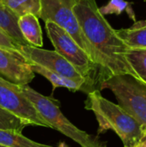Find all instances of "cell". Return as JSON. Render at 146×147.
<instances>
[{"mask_svg": "<svg viewBox=\"0 0 146 147\" xmlns=\"http://www.w3.org/2000/svg\"><path fill=\"white\" fill-rule=\"evenodd\" d=\"M57 147H69V146H68L65 142H63V141H62V142H60V143L59 144V146H58Z\"/></svg>", "mask_w": 146, "mask_h": 147, "instance_id": "21", "label": "cell"}, {"mask_svg": "<svg viewBox=\"0 0 146 147\" xmlns=\"http://www.w3.org/2000/svg\"><path fill=\"white\" fill-rule=\"evenodd\" d=\"M34 76L30 63L20 52L0 47V77L18 85H27Z\"/></svg>", "mask_w": 146, "mask_h": 147, "instance_id": "9", "label": "cell"}, {"mask_svg": "<svg viewBox=\"0 0 146 147\" xmlns=\"http://www.w3.org/2000/svg\"><path fill=\"white\" fill-rule=\"evenodd\" d=\"M0 147H7V146H2V145H0Z\"/></svg>", "mask_w": 146, "mask_h": 147, "instance_id": "23", "label": "cell"}, {"mask_svg": "<svg viewBox=\"0 0 146 147\" xmlns=\"http://www.w3.org/2000/svg\"><path fill=\"white\" fill-rule=\"evenodd\" d=\"M45 23L47 36L55 51L68 60L87 80L92 91L100 90L98 69L89 56L65 29L52 22H46Z\"/></svg>", "mask_w": 146, "mask_h": 147, "instance_id": "4", "label": "cell"}, {"mask_svg": "<svg viewBox=\"0 0 146 147\" xmlns=\"http://www.w3.org/2000/svg\"><path fill=\"white\" fill-rule=\"evenodd\" d=\"M0 145L7 147H52L28 139L15 130L0 129Z\"/></svg>", "mask_w": 146, "mask_h": 147, "instance_id": "15", "label": "cell"}, {"mask_svg": "<svg viewBox=\"0 0 146 147\" xmlns=\"http://www.w3.org/2000/svg\"><path fill=\"white\" fill-rule=\"evenodd\" d=\"M84 105L85 109L92 111L96 118L98 134L113 130L124 147H135L145 138L143 127L118 104L104 98L100 90L89 92Z\"/></svg>", "mask_w": 146, "mask_h": 147, "instance_id": "2", "label": "cell"}, {"mask_svg": "<svg viewBox=\"0 0 146 147\" xmlns=\"http://www.w3.org/2000/svg\"><path fill=\"white\" fill-rule=\"evenodd\" d=\"M28 124L21 118L0 107V129L15 130L22 133Z\"/></svg>", "mask_w": 146, "mask_h": 147, "instance_id": "18", "label": "cell"}, {"mask_svg": "<svg viewBox=\"0 0 146 147\" xmlns=\"http://www.w3.org/2000/svg\"><path fill=\"white\" fill-rule=\"evenodd\" d=\"M126 59L138 80L146 86V48L129 49Z\"/></svg>", "mask_w": 146, "mask_h": 147, "instance_id": "16", "label": "cell"}, {"mask_svg": "<svg viewBox=\"0 0 146 147\" xmlns=\"http://www.w3.org/2000/svg\"><path fill=\"white\" fill-rule=\"evenodd\" d=\"M115 32L129 49L146 48V20L137 21L132 27Z\"/></svg>", "mask_w": 146, "mask_h": 147, "instance_id": "11", "label": "cell"}, {"mask_svg": "<svg viewBox=\"0 0 146 147\" xmlns=\"http://www.w3.org/2000/svg\"><path fill=\"white\" fill-rule=\"evenodd\" d=\"M143 132H144V136L146 137V127H143Z\"/></svg>", "mask_w": 146, "mask_h": 147, "instance_id": "22", "label": "cell"}, {"mask_svg": "<svg viewBox=\"0 0 146 147\" xmlns=\"http://www.w3.org/2000/svg\"><path fill=\"white\" fill-rule=\"evenodd\" d=\"M20 53L30 64H36L51 71L58 73L68 78L86 82L90 91L91 89L87 80L76 70V68L58 52L46 50L31 45L22 46Z\"/></svg>", "mask_w": 146, "mask_h": 147, "instance_id": "8", "label": "cell"}, {"mask_svg": "<svg viewBox=\"0 0 146 147\" xmlns=\"http://www.w3.org/2000/svg\"><path fill=\"white\" fill-rule=\"evenodd\" d=\"M74 13L90 46L93 61L98 69L99 89L101 84L115 75L138 77L127 61L129 48L117 35L102 16L96 0H78Z\"/></svg>", "mask_w": 146, "mask_h": 147, "instance_id": "1", "label": "cell"}, {"mask_svg": "<svg viewBox=\"0 0 146 147\" xmlns=\"http://www.w3.org/2000/svg\"><path fill=\"white\" fill-rule=\"evenodd\" d=\"M99 11L102 16L112 14L120 15L123 11H126L129 17L136 21V16L132 8V3L125 0H110L106 5L99 8Z\"/></svg>", "mask_w": 146, "mask_h": 147, "instance_id": "17", "label": "cell"}, {"mask_svg": "<svg viewBox=\"0 0 146 147\" xmlns=\"http://www.w3.org/2000/svg\"><path fill=\"white\" fill-rule=\"evenodd\" d=\"M0 3L5 6L18 18L26 14H33L40 18V0H0Z\"/></svg>", "mask_w": 146, "mask_h": 147, "instance_id": "14", "label": "cell"}, {"mask_svg": "<svg viewBox=\"0 0 146 147\" xmlns=\"http://www.w3.org/2000/svg\"><path fill=\"white\" fill-rule=\"evenodd\" d=\"M30 67L34 73H38L44 78H46L49 82H51L52 85V92L56 88H65L72 92H76L78 90H82L85 93L90 92L86 82L84 81H77L66 77L61 76L58 73L49 71L46 68H44L36 64H30Z\"/></svg>", "mask_w": 146, "mask_h": 147, "instance_id": "10", "label": "cell"}, {"mask_svg": "<svg viewBox=\"0 0 146 147\" xmlns=\"http://www.w3.org/2000/svg\"><path fill=\"white\" fill-rule=\"evenodd\" d=\"M135 147H146V137H145Z\"/></svg>", "mask_w": 146, "mask_h": 147, "instance_id": "20", "label": "cell"}, {"mask_svg": "<svg viewBox=\"0 0 146 147\" xmlns=\"http://www.w3.org/2000/svg\"><path fill=\"white\" fill-rule=\"evenodd\" d=\"M0 47L20 52L22 45L17 43L11 36L0 28Z\"/></svg>", "mask_w": 146, "mask_h": 147, "instance_id": "19", "label": "cell"}, {"mask_svg": "<svg viewBox=\"0 0 146 147\" xmlns=\"http://www.w3.org/2000/svg\"><path fill=\"white\" fill-rule=\"evenodd\" d=\"M0 107L23 120L28 126L52 128L24 95L22 85L0 77Z\"/></svg>", "mask_w": 146, "mask_h": 147, "instance_id": "7", "label": "cell"}, {"mask_svg": "<svg viewBox=\"0 0 146 147\" xmlns=\"http://www.w3.org/2000/svg\"><path fill=\"white\" fill-rule=\"evenodd\" d=\"M18 26L25 40L29 45L43 47V36L38 17L33 14H26L18 19Z\"/></svg>", "mask_w": 146, "mask_h": 147, "instance_id": "12", "label": "cell"}, {"mask_svg": "<svg viewBox=\"0 0 146 147\" xmlns=\"http://www.w3.org/2000/svg\"><path fill=\"white\" fill-rule=\"evenodd\" d=\"M77 1L78 0H40V18L43 19L45 22H54L65 29L93 61L90 46L74 13V7Z\"/></svg>", "mask_w": 146, "mask_h": 147, "instance_id": "6", "label": "cell"}, {"mask_svg": "<svg viewBox=\"0 0 146 147\" xmlns=\"http://www.w3.org/2000/svg\"><path fill=\"white\" fill-rule=\"evenodd\" d=\"M22 90L41 117L55 129L71 139L81 147H105V144L74 126L60 111L59 102L52 96H45L31 87L22 85Z\"/></svg>", "mask_w": 146, "mask_h": 147, "instance_id": "3", "label": "cell"}, {"mask_svg": "<svg viewBox=\"0 0 146 147\" xmlns=\"http://www.w3.org/2000/svg\"><path fill=\"white\" fill-rule=\"evenodd\" d=\"M105 147H106V146H105Z\"/></svg>", "mask_w": 146, "mask_h": 147, "instance_id": "24", "label": "cell"}, {"mask_svg": "<svg viewBox=\"0 0 146 147\" xmlns=\"http://www.w3.org/2000/svg\"><path fill=\"white\" fill-rule=\"evenodd\" d=\"M18 19L19 18L10 10L0 3V28L11 36L20 45H29L21 33L18 26Z\"/></svg>", "mask_w": 146, "mask_h": 147, "instance_id": "13", "label": "cell"}, {"mask_svg": "<svg viewBox=\"0 0 146 147\" xmlns=\"http://www.w3.org/2000/svg\"><path fill=\"white\" fill-rule=\"evenodd\" d=\"M110 90L118 105L143 127H146V86L130 75H115L101 84L100 90Z\"/></svg>", "mask_w": 146, "mask_h": 147, "instance_id": "5", "label": "cell"}]
</instances>
